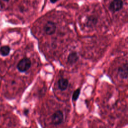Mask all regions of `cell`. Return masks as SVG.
Returning <instances> with one entry per match:
<instances>
[{
  "label": "cell",
  "instance_id": "4",
  "mask_svg": "<svg viewBox=\"0 0 128 128\" xmlns=\"http://www.w3.org/2000/svg\"><path fill=\"white\" fill-rule=\"evenodd\" d=\"M122 0H114L110 4V9L113 12H117L122 8Z\"/></svg>",
  "mask_w": 128,
  "mask_h": 128
},
{
  "label": "cell",
  "instance_id": "7",
  "mask_svg": "<svg viewBox=\"0 0 128 128\" xmlns=\"http://www.w3.org/2000/svg\"><path fill=\"white\" fill-rule=\"evenodd\" d=\"M78 56L76 52H72L70 53L68 57V62L70 64H73L75 63L78 60Z\"/></svg>",
  "mask_w": 128,
  "mask_h": 128
},
{
  "label": "cell",
  "instance_id": "1",
  "mask_svg": "<svg viewBox=\"0 0 128 128\" xmlns=\"http://www.w3.org/2000/svg\"><path fill=\"white\" fill-rule=\"evenodd\" d=\"M31 66V61L28 58L22 59L17 65V68L20 72H24L28 70Z\"/></svg>",
  "mask_w": 128,
  "mask_h": 128
},
{
  "label": "cell",
  "instance_id": "6",
  "mask_svg": "<svg viewBox=\"0 0 128 128\" xmlns=\"http://www.w3.org/2000/svg\"><path fill=\"white\" fill-rule=\"evenodd\" d=\"M68 81L67 79L64 78H60L58 82V86L59 88L62 90H66L68 86Z\"/></svg>",
  "mask_w": 128,
  "mask_h": 128
},
{
  "label": "cell",
  "instance_id": "8",
  "mask_svg": "<svg viewBox=\"0 0 128 128\" xmlns=\"http://www.w3.org/2000/svg\"><path fill=\"white\" fill-rule=\"evenodd\" d=\"M10 48L8 46H3L0 48V53L3 56H6L10 53Z\"/></svg>",
  "mask_w": 128,
  "mask_h": 128
},
{
  "label": "cell",
  "instance_id": "10",
  "mask_svg": "<svg viewBox=\"0 0 128 128\" xmlns=\"http://www.w3.org/2000/svg\"><path fill=\"white\" fill-rule=\"evenodd\" d=\"M80 94V89L78 88L76 90H74V92H73L72 96V100L74 101H76L79 96Z\"/></svg>",
  "mask_w": 128,
  "mask_h": 128
},
{
  "label": "cell",
  "instance_id": "9",
  "mask_svg": "<svg viewBox=\"0 0 128 128\" xmlns=\"http://www.w3.org/2000/svg\"><path fill=\"white\" fill-rule=\"evenodd\" d=\"M97 18L94 16H90L88 18L87 22V24L89 26H92L96 23Z\"/></svg>",
  "mask_w": 128,
  "mask_h": 128
},
{
  "label": "cell",
  "instance_id": "12",
  "mask_svg": "<svg viewBox=\"0 0 128 128\" xmlns=\"http://www.w3.org/2000/svg\"><path fill=\"white\" fill-rule=\"evenodd\" d=\"M4 0V1H6V2H7V1H8V0Z\"/></svg>",
  "mask_w": 128,
  "mask_h": 128
},
{
  "label": "cell",
  "instance_id": "11",
  "mask_svg": "<svg viewBox=\"0 0 128 128\" xmlns=\"http://www.w3.org/2000/svg\"><path fill=\"white\" fill-rule=\"evenodd\" d=\"M57 0H50V1L52 2V3L55 2H56Z\"/></svg>",
  "mask_w": 128,
  "mask_h": 128
},
{
  "label": "cell",
  "instance_id": "2",
  "mask_svg": "<svg viewBox=\"0 0 128 128\" xmlns=\"http://www.w3.org/2000/svg\"><path fill=\"white\" fill-rule=\"evenodd\" d=\"M64 119L63 113L60 110H56L54 112L52 117V122L54 124H60Z\"/></svg>",
  "mask_w": 128,
  "mask_h": 128
},
{
  "label": "cell",
  "instance_id": "5",
  "mask_svg": "<svg viewBox=\"0 0 128 128\" xmlns=\"http://www.w3.org/2000/svg\"><path fill=\"white\" fill-rule=\"evenodd\" d=\"M120 77L122 78H126L128 76V66L124 65L118 68V71Z\"/></svg>",
  "mask_w": 128,
  "mask_h": 128
},
{
  "label": "cell",
  "instance_id": "3",
  "mask_svg": "<svg viewBox=\"0 0 128 128\" xmlns=\"http://www.w3.org/2000/svg\"><path fill=\"white\" fill-rule=\"evenodd\" d=\"M56 30V26L54 23L52 22H48L44 27L45 33L48 35L53 34Z\"/></svg>",
  "mask_w": 128,
  "mask_h": 128
}]
</instances>
